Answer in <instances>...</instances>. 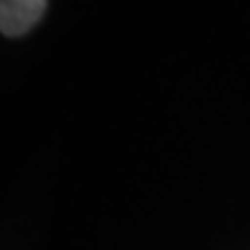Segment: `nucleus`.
<instances>
[{
    "label": "nucleus",
    "mask_w": 250,
    "mask_h": 250,
    "mask_svg": "<svg viewBox=\"0 0 250 250\" xmlns=\"http://www.w3.org/2000/svg\"><path fill=\"white\" fill-rule=\"evenodd\" d=\"M49 0H0V31L5 36H23L46 13Z\"/></svg>",
    "instance_id": "1"
}]
</instances>
